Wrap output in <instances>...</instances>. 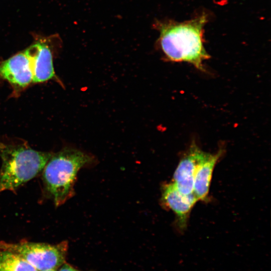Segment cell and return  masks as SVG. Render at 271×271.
Returning a JSON list of instances; mask_svg holds the SVG:
<instances>
[{
    "mask_svg": "<svg viewBox=\"0 0 271 271\" xmlns=\"http://www.w3.org/2000/svg\"><path fill=\"white\" fill-rule=\"evenodd\" d=\"M208 17L202 14L183 22L156 21L154 28L160 34L159 48L167 60L187 62L205 71L203 62L210 58L204 46V28Z\"/></svg>",
    "mask_w": 271,
    "mask_h": 271,
    "instance_id": "cell-1",
    "label": "cell"
},
{
    "mask_svg": "<svg viewBox=\"0 0 271 271\" xmlns=\"http://www.w3.org/2000/svg\"><path fill=\"white\" fill-rule=\"evenodd\" d=\"M94 162V158L76 149L65 148L53 153L42 172L43 193L56 207L64 204L74 195L78 171Z\"/></svg>",
    "mask_w": 271,
    "mask_h": 271,
    "instance_id": "cell-2",
    "label": "cell"
},
{
    "mask_svg": "<svg viewBox=\"0 0 271 271\" xmlns=\"http://www.w3.org/2000/svg\"><path fill=\"white\" fill-rule=\"evenodd\" d=\"M52 153L36 151L24 141L0 143V192H15L42 172Z\"/></svg>",
    "mask_w": 271,
    "mask_h": 271,
    "instance_id": "cell-3",
    "label": "cell"
},
{
    "mask_svg": "<svg viewBox=\"0 0 271 271\" xmlns=\"http://www.w3.org/2000/svg\"><path fill=\"white\" fill-rule=\"evenodd\" d=\"M67 241L57 244L21 241L18 243L0 241V249L15 253L38 270L55 269L65 263L68 250Z\"/></svg>",
    "mask_w": 271,
    "mask_h": 271,
    "instance_id": "cell-4",
    "label": "cell"
},
{
    "mask_svg": "<svg viewBox=\"0 0 271 271\" xmlns=\"http://www.w3.org/2000/svg\"><path fill=\"white\" fill-rule=\"evenodd\" d=\"M193 143L181 159L174 174V184L182 194H193L194 180L196 170L208 155Z\"/></svg>",
    "mask_w": 271,
    "mask_h": 271,
    "instance_id": "cell-5",
    "label": "cell"
},
{
    "mask_svg": "<svg viewBox=\"0 0 271 271\" xmlns=\"http://www.w3.org/2000/svg\"><path fill=\"white\" fill-rule=\"evenodd\" d=\"M0 78L7 81L15 92L33 83L30 63L25 51L0 63Z\"/></svg>",
    "mask_w": 271,
    "mask_h": 271,
    "instance_id": "cell-6",
    "label": "cell"
},
{
    "mask_svg": "<svg viewBox=\"0 0 271 271\" xmlns=\"http://www.w3.org/2000/svg\"><path fill=\"white\" fill-rule=\"evenodd\" d=\"M29 59L33 74V83L51 79L58 80L53 63V55L48 45L38 41L25 50Z\"/></svg>",
    "mask_w": 271,
    "mask_h": 271,
    "instance_id": "cell-7",
    "label": "cell"
},
{
    "mask_svg": "<svg viewBox=\"0 0 271 271\" xmlns=\"http://www.w3.org/2000/svg\"><path fill=\"white\" fill-rule=\"evenodd\" d=\"M162 198L163 203L175 213L179 229L183 231L187 227L191 210L197 199L194 194H182L173 183L163 186Z\"/></svg>",
    "mask_w": 271,
    "mask_h": 271,
    "instance_id": "cell-8",
    "label": "cell"
},
{
    "mask_svg": "<svg viewBox=\"0 0 271 271\" xmlns=\"http://www.w3.org/2000/svg\"><path fill=\"white\" fill-rule=\"evenodd\" d=\"M223 153L221 149L214 154L208 153L198 167L193 184V194L198 200L207 201L213 171Z\"/></svg>",
    "mask_w": 271,
    "mask_h": 271,
    "instance_id": "cell-9",
    "label": "cell"
},
{
    "mask_svg": "<svg viewBox=\"0 0 271 271\" xmlns=\"http://www.w3.org/2000/svg\"><path fill=\"white\" fill-rule=\"evenodd\" d=\"M0 271H38L19 255L0 250Z\"/></svg>",
    "mask_w": 271,
    "mask_h": 271,
    "instance_id": "cell-10",
    "label": "cell"
},
{
    "mask_svg": "<svg viewBox=\"0 0 271 271\" xmlns=\"http://www.w3.org/2000/svg\"><path fill=\"white\" fill-rule=\"evenodd\" d=\"M59 271H81L72 267L68 263H64Z\"/></svg>",
    "mask_w": 271,
    "mask_h": 271,
    "instance_id": "cell-11",
    "label": "cell"
},
{
    "mask_svg": "<svg viewBox=\"0 0 271 271\" xmlns=\"http://www.w3.org/2000/svg\"><path fill=\"white\" fill-rule=\"evenodd\" d=\"M44 271H56V270L54 269H51L46 270Z\"/></svg>",
    "mask_w": 271,
    "mask_h": 271,
    "instance_id": "cell-12",
    "label": "cell"
}]
</instances>
